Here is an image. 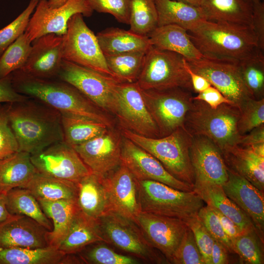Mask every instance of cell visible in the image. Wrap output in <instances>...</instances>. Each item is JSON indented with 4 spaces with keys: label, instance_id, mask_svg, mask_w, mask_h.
<instances>
[{
    "label": "cell",
    "instance_id": "cell-4",
    "mask_svg": "<svg viewBox=\"0 0 264 264\" xmlns=\"http://www.w3.org/2000/svg\"><path fill=\"white\" fill-rule=\"evenodd\" d=\"M121 133L153 155L173 176L194 188L190 155L192 136L184 127L159 138L145 137L124 129H121Z\"/></svg>",
    "mask_w": 264,
    "mask_h": 264
},
{
    "label": "cell",
    "instance_id": "cell-6",
    "mask_svg": "<svg viewBox=\"0 0 264 264\" xmlns=\"http://www.w3.org/2000/svg\"><path fill=\"white\" fill-rule=\"evenodd\" d=\"M136 180L141 212L186 221L204 206L194 190L183 191L156 181Z\"/></svg>",
    "mask_w": 264,
    "mask_h": 264
},
{
    "label": "cell",
    "instance_id": "cell-35",
    "mask_svg": "<svg viewBox=\"0 0 264 264\" xmlns=\"http://www.w3.org/2000/svg\"><path fill=\"white\" fill-rule=\"evenodd\" d=\"M38 200H76V183L47 176L37 172L23 187Z\"/></svg>",
    "mask_w": 264,
    "mask_h": 264
},
{
    "label": "cell",
    "instance_id": "cell-12",
    "mask_svg": "<svg viewBox=\"0 0 264 264\" xmlns=\"http://www.w3.org/2000/svg\"><path fill=\"white\" fill-rule=\"evenodd\" d=\"M56 79L66 82L104 111L111 113L117 79L63 60Z\"/></svg>",
    "mask_w": 264,
    "mask_h": 264
},
{
    "label": "cell",
    "instance_id": "cell-34",
    "mask_svg": "<svg viewBox=\"0 0 264 264\" xmlns=\"http://www.w3.org/2000/svg\"><path fill=\"white\" fill-rule=\"evenodd\" d=\"M70 256L48 245L37 248H0V264H70Z\"/></svg>",
    "mask_w": 264,
    "mask_h": 264
},
{
    "label": "cell",
    "instance_id": "cell-55",
    "mask_svg": "<svg viewBox=\"0 0 264 264\" xmlns=\"http://www.w3.org/2000/svg\"><path fill=\"white\" fill-rule=\"evenodd\" d=\"M210 207L217 215L225 233L230 238L231 242L244 232L228 217L223 215L216 209Z\"/></svg>",
    "mask_w": 264,
    "mask_h": 264
},
{
    "label": "cell",
    "instance_id": "cell-54",
    "mask_svg": "<svg viewBox=\"0 0 264 264\" xmlns=\"http://www.w3.org/2000/svg\"><path fill=\"white\" fill-rule=\"evenodd\" d=\"M260 143H264V124L241 135L238 144L248 146Z\"/></svg>",
    "mask_w": 264,
    "mask_h": 264
},
{
    "label": "cell",
    "instance_id": "cell-30",
    "mask_svg": "<svg viewBox=\"0 0 264 264\" xmlns=\"http://www.w3.org/2000/svg\"><path fill=\"white\" fill-rule=\"evenodd\" d=\"M30 156L18 151L0 159V192L6 194L14 188H23L38 172Z\"/></svg>",
    "mask_w": 264,
    "mask_h": 264
},
{
    "label": "cell",
    "instance_id": "cell-56",
    "mask_svg": "<svg viewBox=\"0 0 264 264\" xmlns=\"http://www.w3.org/2000/svg\"><path fill=\"white\" fill-rule=\"evenodd\" d=\"M185 66L190 77L194 92L197 93L201 92L211 86L204 77L191 69L186 60L185 61Z\"/></svg>",
    "mask_w": 264,
    "mask_h": 264
},
{
    "label": "cell",
    "instance_id": "cell-21",
    "mask_svg": "<svg viewBox=\"0 0 264 264\" xmlns=\"http://www.w3.org/2000/svg\"><path fill=\"white\" fill-rule=\"evenodd\" d=\"M63 36L48 34L35 39L28 59L19 69L29 75L43 79H56L62 58Z\"/></svg>",
    "mask_w": 264,
    "mask_h": 264
},
{
    "label": "cell",
    "instance_id": "cell-7",
    "mask_svg": "<svg viewBox=\"0 0 264 264\" xmlns=\"http://www.w3.org/2000/svg\"><path fill=\"white\" fill-rule=\"evenodd\" d=\"M181 55L152 45L147 51L141 73L136 81L143 90L179 87L194 91Z\"/></svg>",
    "mask_w": 264,
    "mask_h": 264
},
{
    "label": "cell",
    "instance_id": "cell-60",
    "mask_svg": "<svg viewBox=\"0 0 264 264\" xmlns=\"http://www.w3.org/2000/svg\"><path fill=\"white\" fill-rule=\"evenodd\" d=\"M178 1H181L185 3H187L193 6L199 7L200 0H176Z\"/></svg>",
    "mask_w": 264,
    "mask_h": 264
},
{
    "label": "cell",
    "instance_id": "cell-51",
    "mask_svg": "<svg viewBox=\"0 0 264 264\" xmlns=\"http://www.w3.org/2000/svg\"><path fill=\"white\" fill-rule=\"evenodd\" d=\"M251 28L259 49L264 51V3L263 0L253 2Z\"/></svg>",
    "mask_w": 264,
    "mask_h": 264
},
{
    "label": "cell",
    "instance_id": "cell-40",
    "mask_svg": "<svg viewBox=\"0 0 264 264\" xmlns=\"http://www.w3.org/2000/svg\"><path fill=\"white\" fill-rule=\"evenodd\" d=\"M130 30L147 36L157 27L155 0H131Z\"/></svg>",
    "mask_w": 264,
    "mask_h": 264
},
{
    "label": "cell",
    "instance_id": "cell-47",
    "mask_svg": "<svg viewBox=\"0 0 264 264\" xmlns=\"http://www.w3.org/2000/svg\"><path fill=\"white\" fill-rule=\"evenodd\" d=\"M170 263L175 264H205L203 258L197 245L193 233L189 227Z\"/></svg>",
    "mask_w": 264,
    "mask_h": 264
},
{
    "label": "cell",
    "instance_id": "cell-8",
    "mask_svg": "<svg viewBox=\"0 0 264 264\" xmlns=\"http://www.w3.org/2000/svg\"><path fill=\"white\" fill-rule=\"evenodd\" d=\"M97 221L106 243L147 263H169L159 251L149 243L133 220L110 211Z\"/></svg>",
    "mask_w": 264,
    "mask_h": 264
},
{
    "label": "cell",
    "instance_id": "cell-36",
    "mask_svg": "<svg viewBox=\"0 0 264 264\" xmlns=\"http://www.w3.org/2000/svg\"><path fill=\"white\" fill-rule=\"evenodd\" d=\"M6 206L12 215L30 217L51 231L52 224L45 215L36 198L27 189L16 187L6 193Z\"/></svg>",
    "mask_w": 264,
    "mask_h": 264
},
{
    "label": "cell",
    "instance_id": "cell-29",
    "mask_svg": "<svg viewBox=\"0 0 264 264\" xmlns=\"http://www.w3.org/2000/svg\"><path fill=\"white\" fill-rule=\"evenodd\" d=\"M38 201L45 215L53 221L52 230L47 233L48 245L58 248L79 210L76 200Z\"/></svg>",
    "mask_w": 264,
    "mask_h": 264
},
{
    "label": "cell",
    "instance_id": "cell-10",
    "mask_svg": "<svg viewBox=\"0 0 264 264\" xmlns=\"http://www.w3.org/2000/svg\"><path fill=\"white\" fill-rule=\"evenodd\" d=\"M141 91L160 137L183 127L186 114L193 101L192 91L179 87L162 89H141Z\"/></svg>",
    "mask_w": 264,
    "mask_h": 264
},
{
    "label": "cell",
    "instance_id": "cell-1",
    "mask_svg": "<svg viewBox=\"0 0 264 264\" xmlns=\"http://www.w3.org/2000/svg\"><path fill=\"white\" fill-rule=\"evenodd\" d=\"M8 118L19 151L32 154L64 141L61 114L36 99L10 103Z\"/></svg>",
    "mask_w": 264,
    "mask_h": 264
},
{
    "label": "cell",
    "instance_id": "cell-61",
    "mask_svg": "<svg viewBox=\"0 0 264 264\" xmlns=\"http://www.w3.org/2000/svg\"><path fill=\"white\" fill-rule=\"evenodd\" d=\"M250 0L252 2H254L258 1H262L263 0Z\"/></svg>",
    "mask_w": 264,
    "mask_h": 264
},
{
    "label": "cell",
    "instance_id": "cell-15",
    "mask_svg": "<svg viewBox=\"0 0 264 264\" xmlns=\"http://www.w3.org/2000/svg\"><path fill=\"white\" fill-rule=\"evenodd\" d=\"M48 0H39L30 18L25 32L32 42L41 36L55 34L63 36L66 32L70 18L77 13L91 16L93 10L87 0H68L61 6L51 8Z\"/></svg>",
    "mask_w": 264,
    "mask_h": 264
},
{
    "label": "cell",
    "instance_id": "cell-22",
    "mask_svg": "<svg viewBox=\"0 0 264 264\" xmlns=\"http://www.w3.org/2000/svg\"><path fill=\"white\" fill-rule=\"evenodd\" d=\"M228 172V179L222 185L224 193L250 219L264 242V192L238 174Z\"/></svg>",
    "mask_w": 264,
    "mask_h": 264
},
{
    "label": "cell",
    "instance_id": "cell-19",
    "mask_svg": "<svg viewBox=\"0 0 264 264\" xmlns=\"http://www.w3.org/2000/svg\"><path fill=\"white\" fill-rule=\"evenodd\" d=\"M190 155L196 184L222 185L228 178V168L220 149L203 135L192 136Z\"/></svg>",
    "mask_w": 264,
    "mask_h": 264
},
{
    "label": "cell",
    "instance_id": "cell-16",
    "mask_svg": "<svg viewBox=\"0 0 264 264\" xmlns=\"http://www.w3.org/2000/svg\"><path fill=\"white\" fill-rule=\"evenodd\" d=\"M134 221L154 248L170 262L188 226L181 219L140 212Z\"/></svg>",
    "mask_w": 264,
    "mask_h": 264
},
{
    "label": "cell",
    "instance_id": "cell-26",
    "mask_svg": "<svg viewBox=\"0 0 264 264\" xmlns=\"http://www.w3.org/2000/svg\"><path fill=\"white\" fill-rule=\"evenodd\" d=\"M148 36L153 46L177 53L187 61L198 60L203 57L192 41L187 30L178 25L157 26Z\"/></svg>",
    "mask_w": 264,
    "mask_h": 264
},
{
    "label": "cell",
    "instance_id": "cell-32",
    "mask_svg": "<svg viewBox=\"0 0 264 264\" xmlns=\"http://www.w3.org/2000/svg\"><path fill=\"white\" fill-rule=\"evenodd\" d=\"M157 26L174 24L187 31L206 21L200 7L176 0H155Z\"/></svg>",
    "mask_w": 264,
    "mask_h": 264
},
{
    "label": "cell",
    "instance_id": "cell-50",
    "mask_svg": "<svg viewBox=\"0 0 264 264\" xmlns=\"http://www.w3.org/2000/svg\"><path fill=\"white\" fill-rule=\"evenodd\" d=\"M192 231L197 245L205 264H211V253L215 239L197 215L185 221Z\"/></svg>",
    "mask_w": 264,
    "mask_h": 264
},
{
    "label": "cell",
    "instance_id": "cell-48",
    "mask_svg": "<svg viewBox=\"0 0 264 264\" xmlns=\"http://www.w3.org/2000/svg\"><path fill=\"white\" fill-rule=\"evenodd\" d=\"M94 11L112 15L119 22L129 24L131 0H87Z\"/></svg>",
    "mask_w": 264,
    "mask_h": 264
},
{
    "label": "cell",
    "instance_id": "cell-45",
    "mask_svg": "<svg viewBox=\"0 0 264 264\" xmlns=\"http://www.w3.org/2000/svg\"><path fill=\"white\" fill-rule=\"evenodd\" d=\"M264 124V98H250L240 109L237 124L238 133L243 135L253 129Z\"/></svg>",
    "mask_w": 264,
    "mask_h": 264
},
{
    "label": "cell",
    "instance_id": "cell-17",
    "mask_svg": "<svg viewBox=\"0 0 264 264\" xmlns=\"http://www.w3.org/2000/svg\"><path fill=\"white\" fill-rule=\"evenodd\" d=\"M112 128L72 147L91 172L99 176H105L121 163L123 136Z\"/></svg>",
    "mask_w": 264,
    "mask_h": 264
},
{
    "label": "cell",
    "instance_id": "cell-18",
    "mask_svg": "<svg viewBox=\"0 0 264 264\" xmlns=\"http://www.w3.org/2000/svg\"><path fill=\"white\" fill-rule=\"evenodd\" d=\"M121 160L137 180L156 181L183 191L194 190L173 176L153 155L124 136Z\"/></svg>",
    "mask_w": 264,
    "mask_h": 264
},
{
    "label": "cell",
    "instance_id": "cell-42",
    "mask_svg": "<svg viewBox=\"0 0 264 264\" xmlns=\"http://www.w3.org/2000/svg\"><path fill=\"white\" fill-rule=\"evenodd\" d=\"M104 242L90 244L78 253L83 264H137V259L116 253L104 244Z\"/></svg>",
    "mask_w": 264,
    "mask_h": 264
},
{
    "label": "cell",
    "instance_id": "cell-52",
    "mask_svg": "<svg viewBox=\"0 0 264 264\" xmlns=\"http://www.w3.org/2000/svg\"><path fill=\"white\" fill-rule=\"evenodd\" d=\"M29 98L15 89L12 84L11 74L0 78V103L22 102Z\"/></svg>",
    "mask_w": 264,
    "mask_h": 264
},
{
    "label": "cell",
    "instance_id": "cell-46",
    "mask_svg": "<svg viewBox=\"0 0 264 264\" xmlns=\"http://www.w3.org/2000/svg\"><path fill=\"white\" fill-rule=\"evenodd\" d=\"M197 216L215 240L220 243L230 253L235 254L232 242L225 233L216 213L209 206H203Z\"/></svg>",
    "mask_w": 264,
    "mask_h": 264
},
{
    "label": "cell",
    "instance_id": "cell-3",
    "mask_svg": "<svg viewBox=\"0 0 264 264\" xmlns=\"http://www.w3.org/2000/svg\"><path fill=\"white\" fill-rule=\"evenodd\" d=\"M188 33L198 49L208 58L240 61L260 49L250 26L204 21Z\"/></svg>",
    "mask_w": 264,
    "mask_h": 264
},
{
    "label": "cell",
    "instance_id": "cell-43",
    "mask_svg": "<svg viewBox=\"0 0 264 264\" xmlns=\"http://www.w3.org/2000/svg\"><path fill=\"white\" fill-rule=\"evenodd\" d=\"M235 254L247 264H264V254L261 239L256 229L243 232L232 241Z\"/></svg>",
    "mask_w": 264,
    "mask_h": 264
},
{
    "label": "cell",
    "instance_id": "cell-13",
    "mask_svg": "<svg viewBox=\"0 0 264 264\" xmlns=\"http://www.w3.org/2000/svg\"><path fill=\"white\" fill-rule=\"evenodd\" d=\"M187 63L193 71L204 77L240 109L252 98L242 81L238 61L203 56Z\"/></svg>",
    "mask_w": 264,
    "mask_h": 264
},
{
    "label": "cell",
    "instance_id": "cell-49",
    "mask_svg": "<svg viewBox=\"0 0 264 264\" xmlns=\"http://www.w3.org/2000/svg\"><path fill=\"white\" fill-rule=\"evenodd\" d=\"M10 103H0V159L19 151L8 118Z\"/></svg>",
    "mask_w": 264,
    "mask_h": 264
},
{
    "label": "cell",
    "instance_id": "cell-41",
    "mask_svg": "<svg viewBox=\"0 0 264 264\" xmlns=\"http://www.w3.org/2000/svg\"><path fill=\"white\" fill-rule=\"evenodd\" d=\"M31 43L24 32L4 51L0 57V78L23 66L31 51Z\"/></svg>",
    "mask_w": 264,
    "mask_h": 264
},
{
    "label": "cell",
    "instance_id": "cell-44",
    "mask_svg": "<svg viewBox=\"0 0 264 264\" xmlns=\"http://www.w3.org/2000/svg\"><path fill=\"white\" fill-rule=\"evenodd\" d=\"M39 0H30L26 8L11 23L0 29V57L4 51L25 32L30 16Z\"/></svg>",
    "mask_w": 264,
    "mask_h": 264
},
{
    "label": "cell",
    "instance_id": "cell-11",
    "mask_svg": "<svg viewBox=\"0 0 264 264\" xmlns=\"http://www.w3.org/2000/svg\"><path fill=\"white\" fill-rule=\"evenodd\" d=\"M111 113L117 117L121 129L145 137H160L136 82L117 84Z\"/></svg>",
    "mask_w": 264,
    "mask_h": 264
},
{
    "label": "cell",
    "instance_id": "cell-33",
    "mask_svg": "<svg viewBox=\"0 0 264 264\" xmlns=\"http://www.w3.org/2000/svg\"><path fill=\"white\" fill-rule=\"evenodd\" d=\"M97 242L106 243L97 220L87 217L79 210L58 249L66 254H76L87 246Z\"/></svg>",
    "mask_w": 264,
    "mask_h": 264
},
{
    "label": "cell",
    "instance_id": "cell-9",
    "mask_svg": "<svg viewBox=\"0 0 264 264\" xmlns=\"http://www.w3.org/2000/svg\"><path fill=\"white\" fill-rule=\"evenodd\" d=\"M62 50L63 60L119 81L109 68L96 36L87 26L81 13L69 19L66 32L63 36Z\"/></svg>",
    "mask_w": 264,
    "mask_h": 264
},
{
    "label": "cell",
    "instance_id": "cell-5",
    "mask_svg": "<svg viewBox=\"0 0 264 264\" xmlns=\"http://www.w3.org/2000/svg\"><path fill=\"white\" fill-rule=\"evenodd\" d=\"M240 115V108L233 104L212 109L203 101L193 99L183 127L192 136L208 137L221 150L238 144L241 136L237 128Z\"/></svg>",
    "mask_w": 264,
    "mask_h": 264
},
{
    "label": "cell",
    "instance_id": "cell-38",
    "mask_svg": "<svg viewBox=\"0 0 264 264\" xmlns=\"http://www.w3.org/2000/svg\"><path fill=\"white\" fill-rule=\"evenodd\" d=\"M264 51L258 49L251 55L238 61L240 72L252 98H264Z\"/></svg>",
    "mask_w": 264,
    "mask_h": 264
},
{
    "label": "cell",
    "instance_id": "cell-57",
    "mask_svg": "<svg viewBox=\"0 0 264 264\" xmlns=\"http://www.w3.org/2000/svg\"><path fill=\"white\" fill-rule=\"evenodd\" d=\"M228 252L220 243L215 240L211 253V264H228Z\"/></svg>",
    "mask_w": 264,
    "mask_h": 264
},
{
    "label": "cell",
    "instance_id": "cell-2",
    "mask_svg": "<svg viewBox=\"0 0 264 264\" xmlns=\"http://www.w3.org/2000/svg\"><path fill=\"white\" fill-rule=\"evenodd\" d=\"M12 84L19 93L36 99L62 114L90 118L112 128V122L105 111L77 88L58 79H43L20 70L11 73Z\"/></svg>",
    "mask_w": 264,
    "mask_h": 264
},
{
    "label": "cell",
    "instance_id": "cell-58",
    "mask_svg": "<svg viewBox=\"0 0 264 264\" xmlns=\"http://www.w3.org/2000/svg\"><path fill=\"white\" fill-rule=\"evenodd\" d=\"M13 216L8 211L6 206V194L0 192V223Z\"/></svg>",
    "mask_w": 264,
    "mask_h": 264
},
{
    "label": "cell",
    "instance_id": "cell-31",
    "mask_svg": "<svg viewBox=\"0 0 264 264\" xmlns=\"http://www.w3.org/2000/svg\"><path fill=\"white\" fill-rule=\"evenodd\" d=\"M96 36L104 56L147 51L152 45L148 36L117 27L107 28L98 32Z\"/></svg>",
    "mask_w": 264,
    "mask_h": 264
},
{
    "label": "cell",
    "instance_id": "cell-14",
    "mask_svg": "<svg viewBox=\"0 0 264 264\" xmlns=\"http://www.w3.org/2000/svg\"><path fill=\"white\" fill-rule=\"evenodd\" d=\"M30 158L38 173L75 183L91 173L74 148L64 141L31 154Z\"/></svg>",
    "mask_w": 264,
    "mask_h": 264
},
{
    "label": "cell",
    "instance_id": "cell-37",
    "mask_svg": "<svg viewBox=\"0 0 264 264\" xmlns=\"http://www.w3.org/2000/svg\"><path fill=\"white\" fill-rule=\"evenodd\" d=\"M61 116L64 141L72 147L88 141L110 128L102 122L85 117Z\"/></svg>",
    "mask_w": 264,
    "mask_h": 264
},
{
    "label": "cell",
    "instance_id": "cell-24",
    "mask_svg": "<svg viewBox=\"0 0 264 264\" xmlns=\"http://www.w3.org/2000/svg\"><path fill=\"white\" fill-rule=\"evenodd\" d=\"M221 151L229 170L264 191V156L257 154L251 146L239 144L227 146Z\"/></svg>",
    "mask_w": 264,
    "mask_h": 264
},
{
    "label": "cell",
    "instance_id": "cell-59",
    "mask_svg": "<svg viewBox=\"0 0 264 264\" xmlns=\"http://www.w3.org/2000/svg\"><path fill=\"white\" fill-rule=\"evenodd\" d=\"M68 0H48V4L51 8H57L64 5Z\"/></svg>",
    "mask_w": 264,
    "mask_h": 264
},
{
    "label": "cell",
    "instance_id": "cell-25",
    "mask_svg": "<svg viewBox=\"0 0 264 264\" xmlns=\"http://www.w3.org/2000/svg\"><path fill=\"white\" fill-rule=\"evenodd\" d=\"M76 186L77 204L85 216L97 220L111 211L104 176L91 173L79 181Z\"/></svg>",
    "mask_w": 264,
    "mask_h": 264
},
{
    "label": "cell",
    "instance_id": "cell-53",
    "mask_svg": "<svg viewBox=\"0 0 264 264\" xmlns=\"http://www.w3.org/2000/svg\"><path fill=\"white\" fill-rule=\"evenodd\" d=\"M193 99L203 101L212 109H216L222 104H233L219 90L212 85L198 93L196 96H194Z\"/></svg>",
    "mask_w": 264,
    "mask_h": 264
},
{
    "label": "cell",
    "instance_id": "cell-23",
    "mask_svg": "<svg viewBox=\"0 0 264 264\" xmlns=\"http://www.w3.org/2000/svg\"><path fill=\"white\" fill-rule=\"evenodd\" d=\"M48 231L30 217L13 215L0 223V248L46 247Z\"/></svg>",
    "mask_w": 264,
    "mask_h": 264
},
{
    "label": "cell",
    "instance_id": "cell-27",
    "mask_svg": "<svg viewBox=\"0 0 264 264\" xmlns=\"http://www.w3.org/2000/svg\"><path fill=\"white\" fill-rule=\"evenodd\" d=\"M206 21L251 27L253 2L249 0H200Z\"/></svg>",
    "mask_w": 264,
    "mask_h": 264
},
{
    "label": "cell",
    "instance_id": "cell-28",
    "mask_svg": "<svg viewBox=\"0 0 264 264\" xmlns=\"http://www.w3.org/2000/svg\"><path fill=\"white\" fill-rule=\"evenodd\" d=\"M194 190L207 205L228 217L243 231L253 229L257 230L250 219L226 196L221 185L196 184Z\"/></svg>",
    "mask_w": 264,
    "mask_h": 264
},
{
    "label": "cell",
    "instance_id": "cell-20",
    "mask_svg": "<svg viewBox=\"0 0 264 264\" xmlns=\"http://www.w3.org/2000/svg\"><path fill=\"white\" fill-rule=\"evenodd\" d=\"M111 211L134 221L141 212L137 180L122 163L104 176Z\"/></svg>",
    "mask_w": 264,
    "mask_h": 264
},
{
    "label": "cell",
    "instance_id": "cell-39",
    "mask_svg": "<svg viewBox=\"0 0 264 264\" xmlns=\"http://www.w3.org/2000/svg\"><path fill=\"white\" fill-rule=\"evenodd\" d=\"M147 51H137L105 56L108 66L121 82L137 81L142 70Z\"/></svg>",
    "mask_w": 264,
    "mask_h": 264
}]
</instances>
